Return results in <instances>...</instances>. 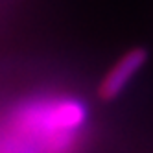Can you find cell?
Masks as SVG:
<instances>
[{
    "label": "cell",
    "instance_id": "obj_1",
    "mask_svg": "<svg viewBox=\"0 0 153 153\" xmlns=\"http://www.w3.org/2000/svg\"><path fill=\"white\" fill-rule=\"evenodd\" d=\"M85 122V109L74 100L28 105L13 116V127L26 137L61 140Z\"/></svg>",
    "mask_w": 153,
    "mask_h": 153
},
{
    "label": "cell",
    "instance_id": "obj_2",
    "mask_svg": "<svg viewBox=\"0 0 153 153\" xmlns=\"http://www.w3.org/2000/svg\"><path fill=\"white\" fill-rule=\"evenodd\" d=\"M148 61V50L137 46L127 50L109 70L98 85V96L103 102H113L127 87L129 79L144 67Z\"/></svg>",
    "mask_w": 153,
    "mask_h": 153
}]
</instances>
